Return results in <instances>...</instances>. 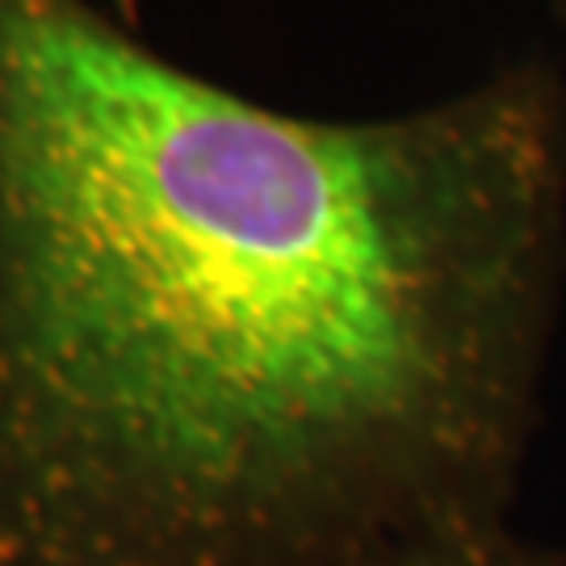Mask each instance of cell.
<instances>
[{"mask_svg":"<svg viewBox=\"0 0 566 566\" xmlns=\"http://www.w3.org/2000/svg\"><path fill=\"white\" fill-rule=\"evenodd\" d=\"M566 285V76L298 118L0 0V566L507 533Z\"/></svg>","mask_w":566,"mask_h":566,"instance_id":"1","label":"cell"},{"mask_svg":"<svg viewBox=\"0 0 566 566\" xmlns=\"http://www.w3.org/2000/svg\"><path fill=\"white\" fill-rule=\"evenodd\" d=\"M365 566H566V554L554 549H528L512 542L507 533L474 537V542H446V546L407 549Z\"/></svg>","mask_w":566,"mask_h":566,"instance_id":"2","label":"cell"},{"mask_svg":"<svg viewBox=\"0 0 566 566\" xmlns=\"http://www.w3.org/2000/svg\"><path fill=\"white\" fill-rule=\"evenodd\" d=\"M549 13H554V21H558V30H563L566 39V0H549Z\"/></svg>","mask_w":566,"mask_h":566,"instance_id":"3","label":"cell"}]
</instances>
